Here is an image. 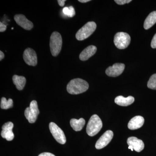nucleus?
<instances>
[{
	"label": "nucleus",
	"instance_id": "31",
	"mask_svg": "<svg viewBox=\"0 0 156 156\" xmlns=\"http://www.w3.org/2000/svg\"><path fill=\"white\" fill-rule=\"evenodd\" d=\"M128 149H131V151H133V150H133V147L131 146H129V147H128Z\"/></svg>",
	"mask_w": 156,
	"mask_h": 156
},
{
	"label": "nucleus",
	"instance_id": "5",
	"mask_svg": "<svg viewBox=\"0 0 156 156\" xmlns=\"http://www.w3.org/2000/svg\"><path fill=\"white\" fill-rule=\"evenodd\" d=\"M130 42L131 37L126 33L118 32L115 35L114 42L118 49H125L128 48Z\"/></svg>",
	"mask_w": 156,
	"mask_h": 156
},
{
	"label": "nucleus",
	"instance_id": "10",
	"mask_svg": "<svg viewBox=\"0 0 156 156\" xmlns=\"http://www.w3.org/2000/svg\"><path fill=\"white\" fill-rule=\"evenodd\" d=\"M125 68V65L123 63H115L112 66L108 68L105 71V73L109 76L115 77L122 74Z\"/></svg>",
	"mask_w": 156,
	"mask_h": 156
},
{
	"label": "nucleus",
	"instance_id": "24",
	"mask_svg": "<svg viewBox=\"0 0 156 156\" xmlns=\"http://www.w3.org/2000/svg\"><path fill=\"white\" fill-rule=\"evenodd\" d=\"M131 0H115V2L119 5H123L130 3Z\"/></svg>",
	"mask_w": 156,
	"mask_h": 156
},
{
	"label": "nucleus",
	"instance_id": "4",
	"mask_svg": "<svg viewBox=\"0 0 156 156\" xmlns=\"http://www.w3.org/2000/svg\"><path fill=\"white\" fill-rule=\"evenodd\" d=\"M96 27V23L93 21L87 23L78 31L76 35V38L80 41L87 39L95 31Z\"/></svg>",
	"mask_w": 156,
	"mask_h": 156
},
{
	"label": "nucleus",
	"instance_id": "18",
	"mask_svg": "<svg viewBox=\"0 0 156 156\" xmlns=\"http://www.w3.org/2000/svg\"><path fill=\"white\" fill-rule=\"evenodd\" d=\"M12 80L13 83L18 90H22L23 89L26 83V80L24 76L15 75L13 76Z\"/></svg>",
	"mask_w": 156,
	"mask_h": 156
},
{
	"label": "nucleus",
	"instance_id": "20",
	"mask_svg": "<svg viewBox=\"0 0 156 156\" xmlns=\"http://www.w3.org/2000/svg\"><path fill=\"white\" fill-rule=\"evenodd\" d=\"M1 136L3 138H5L8 141H11L14 138V134L12 130H2Z\"/></svg>",
	"mask_w": 156,
	"mask_h": 156
},
{
	"label": "nucleus",
	"instance_id": "22",
	"mask_svg": "<svg viewBox=\"0 0 156 156\" xmlns=\"http://www.w3.org/2000/svg\"><path fill=\"white\" fill-rule=\"evenodd\" d=\"M147 86L149 89L156 90V74L151 76L148 81Z\"/></svg>",
	"mask_w": 156,
	"mask_h": 156
},
{
	"label": "nucleus",
	"instance_id": "27",
	"mask_svg": "<svg viewBox=\"0 0 156 156\" xmlns=\"http://www.w3.org/2000/svg\"><path fill=\"white\" fill-rule=\"evenodd\" d=\"M38 156H56L53 154L49 152H44L40 154Z\"/></svg>",
	"mask_w": 156,
	"mask_h": 156
},
{
	"label": "nucleus",
	"instance_id": "7",
	"mask_svg": "<svg viewBox=\"0 0 156 156\" xmlns=\"http://www.w3.org/2000/svg\"><path fill=\"white\" fill-rule=\"evenodd\" d=\"M49 128L51 134L58 143L64 144L66 142V137L64 132L55 123L51 122L49 125Z\"/></svg>",
	"mask_w": 156,
	"mask_h": 156
},
{
	"label": "nucleus",
	"instance_id": "17",
	"mask_svg": "<svg viewBox=\"0 0 156 156\" xmlns=\"http://www.w3.org/2000/svg\"><path fill=\"white\" fill-rule=\"evenodd\" d=\"M85 120L83 118H80V119H71L70 124L72 128L76 131H80L83 128L85 125Z\"/></svg>",
	"mask_w": 156,
	"mask_h": 156
},
{
	"label": "nucleus",
	"instance_id": "6",
	"mask_svg": "<svg viewBox=\"0 0 156 156\" xmlns=\"http://www.w3.org/2000/svg\"><path fill=\"white\" fill-rule=\"evenodd\" d=\"M39 113L40 112L37 101L33 100L30 102L29 107L26 109L24 115L26 118L28 120L29 122L34 123L36 121Z\"/></svg>",
	"mask_w": 156,
	"mask_h": 156
},
{
	"label": "nucleus",
	"instance_id": "14",
	"mask_svg": "<svg viewBox=\"0 0 156 156\" xmlns=\"http://www.w3.org/2000/svg\"><path fill=\"white\" fill-rule=\"evenodd\" d=\"M97 51V48L95 46L91 45L84 49L80 55V59L82 61H86L93 56Z\"/></svg>",
	"mask_w": 156,
	"mask_h": 156
},
{
	"label": "nucleus",
	"instance_id": "8",
	"mask_svg": "<svg viewBox=\"0 0 156 156\" xmlns=\"http://www.w3.org/2000/svg\"><path fill=\"white\" fill-rule=\"evenodd\" d=\"M113 135V132L111 130H108L105 132L96 143V148L97 149H101L106 147L111 141Z\"/></svg>",
	"mask_w": 156,
	"mask_h": 156
},
{
	"label": "nucleus",
	"instance_id": "12",
	"mask_svg": "<svg viewBox=\"0 0 156 156\" xmlns=\"http://www.w3.org/2000/svg\"><path fill=\"white\" fill-rule=\"evenodd\" d=\"M128 145L132 147L133 150L137 152L141 151L144 149V144L141 140L134 136L129 137L127 140Z\"/></svg>",
	"mask_w": 156,
	"mask_h": 156
},
{
	"label": "nucleus",
	"instance_id": "2",
	"mask_svg": "<svg viewBox=\"0 0 156 156\" xmlns=\"http://www.w3.org/2000/svg\"><path fill=\"white\" fill-rule=\"evenodd\" d=\"M102 122L97 115H94L90 118L87 127V132L89 136H92L97 134L101 130Z\"/></svg>",
	"mask_w": 156,
	"mask_h": 156
},
{
	"label": "nucleus",
	"instance_id": "30",
	"mask_svg": "<svg viewBox=\"0 0 156 156\" xmlns=\"http://www.w3.org/2000/svg\"><path fill=\"white\" fill-rule=\"evenodd\" d=\"M90 1V0H79V2L81 3H87Z\"/></svg>",
	"mask_w": 156,
	"mask_h": 156
},
{
	"label": "nucleus",
	"instance_id": "16",
	"mask_svg": "<svg viewBox=\"0 0 156 156\" xmlns=\"http://www.w3.org/2000/svg\"><path fill=\"white\" fill-rule=\"evenodd\" d=\"M156 23V11H153L149 14L144 21V27L148 30L155 24Z\"/></svg>",
	"mask_w": 156,
	"mask_h": 156
},
{
	"label": "nucleus",
	"instance_id": "9",
	"mask_svg": "<svg viewBox=\"0 0 156 156\" xmlns=\"http://www.w3.org/2000/svg\"><path fill=\"white\" fill-rule=\"evenodd\" d=\"M23 58L26 64L31 66H35L37 63V58L35 51L28 48L23 52Z\"/></svg>",
	"mask_w": 156,
	"mask_h": 156
},
{
	"label": "nucleus",
	"instance_id": "11",
	"mask_svg": "<svg viewBox=\"0 0 156 156\" xmlns=\"http://www.w3.org/2000/svg\"><path fill=\"white\" fill-rule=\"evenodd\" d=\"M14 20L17 24L26 30H30L34 27V24L31 21L28 20L23 14H16L14 16Z\"/></svg>",
	"mask_w": 156,
	"mask_h": 156
},
{
	"label": "nucleus",
	"instance_id": "15",
	"mask_svg": "<svg viewBox=\"0 0 156 156\" xmlns=\"http://www.w3.org/2000/svg\"><path fill=\"white\" fill-rule=\"evenodd\" d=\"M134 101V98L131 96L125 98L122 95H120L116 98L115 99V103L122 106H127L131 105Z\"/></svg>",
	"mask_w": 156,
	"mask_h": 156
},
{
	"label": "nucleus",
	"instance_id": "19",
	"mask_svg": "<svg viewBox=\"0 0 156 156\" xmlns=\"http://www.w3.org/2000/svg\"><path fill=\"white\" fill-rule=\"evenodd\" d=\"M13 101L12 99L9 98L7 100L5 98H2L1 101V108L3 109H8L13 107Z\"/></svg>",
	"mask_w": 156,
	"mask_h": 156
},
{
	"label": "nucleus",
	"instance_id": "26",
	"mask_svg": "<svg viewBox=\"0 0 156 156\" xmlns=\"http://www.w3.org/2000/svg\"><path fill=\"white\" fill-rule=\"evenodd\" d=\"M7 29V26L3 23L0 22V32H3L5 31Z\"/></svg>",
	"mask_w": 156,
	"mask_h": 156
},
{
	"label": "nucleus",
	"instance_id": "3",
	"mask_svg": "<svg viewBox=\"0 0 156 156\" xmlns=\"http://www.w3.org/2000/svg\"><path fill=\"white\" fill-rule=\"evenodd\" d=\"M62 41L61 34L57 32H54L50 38V46L51 54L56 56L61 51Z\"/></svg>",
	"mask_w": 156,
	"mask_h": 156
},
{
	"label": "nucleus",
	"instance_id": "23",
	"mask_svg": "<svg viewBox=\"0 0 156 156\" xmlns=\"http://www.w3.org/2000/svg\"><path fill=\"white\" fill-rule=\"evenodd\" d=\"M14 125L11 122H8L5 123L2 127V129L5 130H12Z\"/></svg>",
	"mask_w": 156,
	"mask_h": 156
},
{
	"label": "nucleus",
	"instance_id": "13",
	"mask_svg": "<svg viewBox=\"0 0 156 156\" xmlns=\"http://www.w3.org/2000/svg\"><path fill=\"white\" fill-rule=\"evenodd\" d=\"M144 122V118L141 116H136L132 118L128 124V128L131 130L141 128Z\"/></svg>",
	"mask_w": 156,
	"mask_h": 156
},
{
	"label": "nucleus",
	"instance_id": "29",
	"mask_svg": "<svg viewBox=\"0 0 156 156\" xmlns=\"http://www.w3.org/2000/svg\"><path fill=\"white\" fill-rule=\"evenodd\" d=\"M5 57V54L2 51H0V60H2Z\"/></svg>",
	"mask_w": 156,
	"mask_h": 156
},
{
	"label": "nucleus",
	"instance_id": "1",
	"mask_svg": "<svg viewBox=\"0 0 156 156\" xmlns=\"http://www.w3.org/2000/svg\"><path fill=\"white\" fill-rule=\"evenodd\" d=\"M89 87V84L87 81L77 78L70 81L68 84L66 89L69 94L77 95L87 91Z\"/></svg>",
	"mask_w": 156,
	"mask_h": 156
},
{
	"label": "nucleus",
	"instance_id": "25",
	"mask_svg": "<svg viewBox=\"0 0 156 156\" xmlns=\"http://www.w3.org/2000/svg\"><path fill=\"white\" fill-rule=\"evenodd\" d=\"M151 47L154 49L156 48V33L152 40L151 42Z\"/></svg>",
	"mask_w": 156,
	"mask_h": 156
},
{
	"label": "nucleus",
	"instance_id": "28",
	"mask_svg": "<svg viewBox=\"0 0 156 156\" xmlns=\"http://www.w3.org/2000/svg\"><path fill=\"white\" fill-rule=\"evenodd\" d=\"M66 0H58L57 2H58V5L61 7H63L65 5V2H66Z\"/></svg>",
	"mask_w": 156,
	"mask_h": 156
},
{
	"label": "nucleus",
	"instance_id": "21",
	"mask_svg": "<svg viewBox=\"0 0 156 156\" xmlns=\"http://www.w3.org/2000/svg\"><path fill=\"white\" fill-rule=\"evenodd\" d=\"M62 12L65 15L70 17H74L76 14L74 9L72 6H69V7H65L62 10Z\"/></svg>",
	"mask_w": 156,
	"mask_h": 156
}]
</instances>
